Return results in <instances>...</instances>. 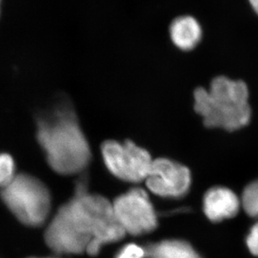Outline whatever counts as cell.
Masks as SVG:
<instances>
[{
	"label": "cell",
	"instance_id": "cell-1",
	"mask_svg": "<svg viewBox=\"0 0 258 258\" xmlns=\"http://www.w3.org/2000/svg\"><path fill=\"white\" fill-rule=\"evenodd\" d=\"M112 202L88 190L87 178L77 182L74 194L58 209L45 231L48 247L58 255L87 252L97 256L102 246L124 237Z\"/></svg>",
	"mask_w": 258,
	"mask_h": 258
},
{
	"label": "cell",
	"instance_id": "cell-2",
	"mask_svg": "<svg viewBox=\"0 0 258 258\" xmlns=\"http://www.w3.org/2000/svg\"><path fill=\"white\" fill-rule=\"evenodd\" d=\"M36 139L47 164L55 173L82 174L89 165V143L70 102H59L36 117Z\"/></svg>",
	"mask_w": 258,
	"mask_h": 258
},
{
	"label": "cell",
	"instance_id": "cell-3",
	"mask_svg": "<svg viewBox=\"0 0 258 258\" xmlns=\"http://www.w3.org/2000/svg\"><path fill=\"white\" fill-rule=\"evenodd\" d=\"M194 108L203 118L206 127L239 130L251 120L248 87L242 81L216 77L210 89L195 90Z\"/></svg>",
	"mask_w": 258,
	"mask_h": 258
},
{
	"label": "cell",
	"instance_id": "cell-4",
	"mask_svg": "<svg viewBox=\"0 0 258 258\" xmlns=\"http://www.w3.org/2000/svg\"><path fill=\"white\" fill-rule=\"evenodd\" d=\"M0 198L20 223L30 227L44 225L50 214V190L40 179L29 174H15L1 189Z\"/></svg>",
	"mask_w": 258,
	"mask_h": 258
},
{
	"label": "cell",
	"instance_id": "cell-5",
	"mask_svg": "<svg viewBox=\"0 0 258 258\" xmlns=\"http://www.w3.org/2000/svg\"><path fill=\"white\" fill-rule=\"evenodd\" d=\"M101 151L110 173L129 183L144 181L154 160L146 149L131 140L123 143L107 140L102 144Z\"/></svg>",
	"mask_w": 258,
	"mask_h": 258
},
{
	"label": "cell",
	"instance_id": "cell-6",
	"mask_svg": "<svg viewBox=\"0 0 258 258\" xmlns=\"http://www.w3.org/2000/svg\"><path fill=\"white\" fill-rule=\"evenodd\" d=\"M112 204L115 216L126 234L142 236L154 231L159 225L156 211L144 189H130Z\"/></svg>",
	"mask_w": 258,
	"mask_h": 258
},
{
	"label": "cell",
	"instance_id": "cell-7",
	"mask_svg": "<svg viewBox=\"0 0 258 258\" xmlns=\"http://www.w3.org/2000/svg\"><path fill=\"white\" fill-rule=\"evenodd\" d=\"M152 193L163 198H183L191 185V174L186 166L166 158L154 159L146 179Z\"/></svg>",
	"mask_w": 258,
	"mask_h": 258
},
{
	"label": "cell",
	"instance_id": "cell-8",
	"mask_svg": "<svg viewBox=\"0 0 258 258\" xmlns=\"http://www.w3.org/2000/svg\"><path fill=\"white\" fill-rule=\"evenodd\" d=\"M241 205L238 196L226 187L211 188L203 199L204 213L212 222H220L236 216Z\"/></svg>",
	"mask_w": 258,
	"mask_h": 258
},
{
	"label": "cell",
	"instance_id": "cell-9",
	"mask_svg": "<svg viewBox=\"0 0 258 258\" xmlns=\"http://www.w3.org/2000/svg\"><path fill=\"white\" fill-rule=\"evenodd\" d=\"M169 35L173 44L179 50H193L202 38V28L196 18L179 16L172 21Z\"/></svg>",
	"mask_w": 258,
	"mask_h": 258
},
{
	"label": "cell",
	"instance_id": "cell-10",
	"mask_svg": "<svg viewBox=\"0 0 258 258\" xmlns=\"http://www.w3.org/2000/svg\"><path fill=\"white\" fill-rule=\"evenodd\" d=\"M149 258H203L191 244L179 239H169L145 246Z\"/></svg>",
	"mask_w": 258,
	"mask_h": 258
},
{
	"label": "cell",
	"instance_id": "cell-11",
	"mask_svg": "<svg viewBox=\"0 0 258 258\" xmlns=\"http://www.w3.org/2000/svg\"><path fill=\"white\" fill-rule=\"evenodd\" d=\"M241 204L249 216L258 218V179L245 187L241 196Z\"/></svg>",
	"mask_w": 258,
	"mask_h": 258
},
{
	"label": "cell",
	"instance_id": "cell-12",
	"mask_svg": "<svg viewBox=\"0 0 258 258\" xmlns=\"http://www.w3.org/2000/svg\"><path fill=\"white\" fill-rule=\"evenodd\" d=\"M15 176V164L12 156L0 154V187L4 188Z\"/></svg>",
	"mask_w": 258,
	"mask_h": 258
},
{
	"label": "cell",
	"instance_id": "cell-13",
	"mask_svg": "<svg viewBox=\"0 0 258 258\" xmlns=\"http://www.w3.org/2000/svg\"><path fill=\"white\" fill-rule=\"evenodd\" d=\"M147 257L145 247L135 243L126 244L117 251L114 258H144Z\"/></svg>",
	"mask_w": 258,
	"mask_h": 258
},
{
	"label": "cell",
	"instance_id": "cell-14",
	"mask_svg": "<svg viewBox=\"0 0 258 258\" xmlns=\"http://www.w3.org/2000/svg\"><path fill=\"white\" fill-rule=\"evenodd\" d=\"M246 247L252 256L258 257V222L250 229L246 238Z\"/></svg>",
	"mask_w": 258,
	"mask_h": 258
},
{
	"label": "cell",
	"instance_id": "cell-15",
	"mask_svg": "<svg viewBox=\"0 0 258 258\" xmlns=\"http://www.w3.org/2000/svg\"><path fill=\"white\" fill-rule=\"evenodd\" d=\"M251 7L253 8L254 11L258 15V0H250Z\"/></svg>",
	"mask_w": 258,
	"mask_h": 258
},
{
	"label": "cell",
	"instance_id": "cell-16",
	"mask_svg": "<svg viewBox=\"0 0 258 258\" xmlns=\"http://www.w3.org/2000/svg\"><path fill=\"white\" fill-rule=\"evenodd\" d=\"M30 258H59L56 256H49V257H30Z\"/></svg>",
	"mask_w": 258,
	"mask_h": 258
}]
</instances>
